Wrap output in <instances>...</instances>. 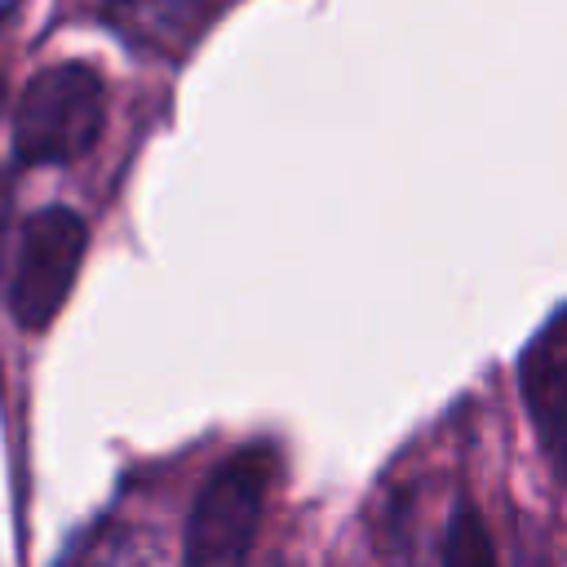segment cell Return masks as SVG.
<instances>
[{"mask_svg": "<svg viewBox=\"0 0 567 567\" xmlns=\"http://www.w3.org/2000/svg\"><path fill=\"white\" fill-rule=\"evenodd\" d=\"M518 394L549 474L567 483V310L554 315L518 354Z\"/></svg>", "mask_w": 567, "mask_h": 567, "instance_id": "cell-4", "label": "cell"}, {"mask_svg": "<svg viewBox=\"0 0 567 567\" xmlns=\"http://www.w3.org/2000/svg\"><path fill=\"white\" fill-rule=\"evenodd\" d=\"M439 558L452 563V567H487V563H496V545H492L487 523L478 518L474 505L461 501L452 509V523H447V536H443Z\"/></svg>", "mask_w": 567, "mask_h": 567, "instance_id": "cell-5", "label": "cell"}, {"mask_svg": "<svg viewBox=\"0 0 567 567\" xmlns=\"http://www.w3.org/2000/svg\"><path fill=\"white\" fill-rule=\"evenodd\" d=\"M4 213H9V182L0 177V252H4Z\"/></svg>", "mask_w": 567, "mask_h": 567, "instance_id": "cell-7", "label": "cell"}, {"mask_svg": "<svg viewBox=\"0 0 567 567\" xmlns=\"http://www.w3.org/2000/svg\"><path fill=\"white\" fill-rule=\"evenodd\" d=\"M89 248V226L75 208H40L22 221L13 239V270H9V315L18 328H49L66 306L80 261Z\"/></svg>", "mask_w": 567, "mask_h": 567, "instance_id": "cell-3", "label": "cell"}, {"mask_svg": "<svg viewBox=\"0 0 567 567\" xmlns=\"http://www.w3.org/2000/svg\"><path fill=\"white\" fill-rule=\"evenodd\" d=\"M195 4H199V0H106L111 18H115L120 27L146 35V40L173 35V31L190 18Z\"/></svg>", "mask_w": 567, "mask_h": 567, "instance_id": "cell-6", "label": "cell"}, {"mask_svg": "<svg viewBox=\"0 0 567 567\" xmlns=\"http://www.w3.org/2000/svg\"><path fill=\"white\" fill-rule=\"evenodd\" d=\"M106 124V84L89 62H58L31 75L13 115L18 164H71L93 151Z\"/></svg>", "mask_w": 567, "mask_h": 567, "instance_id": "cell-1", "label": "cell"}, {"mask_svg": "<svg viewBox=\"0 0 567 567\" xmlns=\"http://www.w3.org/2000/svg\"><path fill=\"white\" fill-rule=\"evenodd\" d=\"M270 478H275V447L270 443H252V447L230 452L204 478V487L190 505L182 558L190 567L244 563L252 540H257V527H261Z\"/></svg>", "mask_w": 567, "mask_h": 567, "instance_id": "cell-2", "label": "cell"}]
</instances>
